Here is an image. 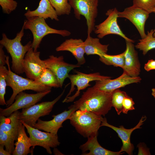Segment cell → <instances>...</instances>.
<instances>
[{
  "label": "cell",
  "instance_id": "25",
  "mask_svg": "<svg viewBox=\"0 0 155 155\" xmlns=\"http://www.w3.org/2000/svg\"><path fill=\"white\" fill-rule=\"evenodd\" d=\"M34 81L39 83L51 88H61L57 76L51 70L47 68Z\"/></svg>",
  "mask_w": 155,
  "mask_h": 155
},
{
  "label": "cell",
  "instance_id": "39",
  "mask_svg": "<svg viewBox=\"0 0 155 155\" xmlns=\"http://www.w3.org/2000/svg\"><path fill=\"white\" fill-rule=\"evenodd\" d=\"M53 153L55 155L61 154H62L56 148H54Z\"/></svg>",
  "mask_w": 155,
  "mask_h": 155
},
{
  "label": "cell",
  "instance_id": "8",
  "mask_svg": "<svg viewBox=\"0 0 155 155\" xmlns=\"http://www.w3.org/2000/svg\"><path fill=\"white\" fill-rule=\"evenodd\" d=\"M65 90L60 95L52 101L42 102L22 109L19 115L20 120L28 125L33 127L39 117L49 114L55 104L63 94Z\"/></svg>",
  "mask_w": 155,
  "mask_h": 155
},
{
  "label": "cell",
  "instance_id": "35",
  "mask_svg": "<svg viewBox=\"0 0 155 155\" xmlns=\"http://www.w3.org/2000/svg\"><path fill=\"white\" fill-rule=\"evenodd\" d=\"M138 149V155H150L151 153L150 149L144 143H140L137 145Z\"/></svg>",
  "mask_w": 155,
  "mask_h": 155
},
{
  "label": "cell",
  "instance_id": "24",
  "mask_svg": "<svg viewBox=\"0 0 155 155\" xmlns=\"http://www.w3.org/2000/svg\"><path fill=\"white\" fill-rule=\"evenodd\" d=\"M99 38H94L88 35L84 41L85 53L87 55H97L99 57L107 54L109 44H102Z\"/></svg>",
  "mask_w": 155,
  "mask_h": 155
},
{
  "label": "cell",
  "instance_id": "22",
  "mask_svg": "<svg viewBox=\"0 0 155 155\" xmlns=\"http://www.w3.org/2000/svg\"><path fill=\"white\" fill-rule=\"evenodd\" d=\"M24 16L26 18L38 16L45 19L49 18L52 20H59L56 11L49 0H41L38 7L35 10L31 11L28 9Z\"/></svg>",
  "mask_w": 155,
  "mask_h": 155
},
{
  "label": "cell",
  "instance_id": "11",
  "mask_svg": "<svg viewBox=\"0 0 155 155\" xmlns=\"http://www.w3.org/2000/svg\"><path fill=\"white\" fill-rule=\"evenodd\" d=\"M51 91L37 92L34 94H28L23 91L21 92L16 95L14 101L10 106L5 108H0V116L7 117L20 109L30 107L40 101Z\"/></svg>",
  "mask_w": 155,
  "mask_h": 155
},
{
  "label": "cell",
  "instance_id": "29",
  "mask_svg": "<svg viewBox=\"0 0 155 155\" xmlns=\"http://www.w3.org/2000/svg\"><path fill=\"white\" fill-rule=\"evenodd\" d=\"M127 95L125 92L121 91L119 89L115 90L112 93V106L114 107L119 115L122 112L123 100Z\"/></svg>",
  "mask_w": 155,
  "mask_h": 155
},
{
  "label": "cell",
  "instance_id": "38",
  "mask_svg": "<svg viewBox=\"0 0 155 155\" xmlns=\"http://www.w3.org/2000/svg\"><path fill=\"white\" fill-rule=\"evenodd\" d=\"M4 146L0 145V155H11L9 152L5 149H4Z\"/></svg>",
  "mask_w": 155,
  "mask_h": 155
},
{
  "label": "cell",
  "instance_id": "41",
  "mask_svg": "<svg viewBox=\"0 0 155 155\" xmlns=\"http://www.w3.org/2000/svg\"><path fill=\"white\" fill-rule=\"evenodd\" d=\"M154 13H155V9L154 10ZM154 32L153 33V35L154 37H155V29L154 30Z\"/></svg>",
  "mask_w": 155,
  "mask_h": 155
},
{
  "label": "cell",
  "instance_id": "19",
  "mask_svg": "<svg viewBox=\"0 0 155 155\" xmlns=\"http://www.w3.org/2000/svg\"><path fill=\"white\" fill-rule=\"evenodd\" d=\"M57 51H67L71 52L81 66L86 62L84 41L81 39H67L56 49Z\"/></svg>",
  "mask_w": 155,
  "mask_h": 155
},
{
  "label": "cell",
  "instance_id": "15",
  "mask_svg": "<svg viewBox=\"0 0 155 155\" xmlns=\"http://www.w3.org/2000/svg\"><path fill=\"white\" fill-rule=\"evenodd\" d=\"M149 13L146 10L133 5L127 7L121 12H118V18H125L135 26L142 38L146 36L145 31L146 22Z\"/></svg>",
  "mask_w": 155,
  "mask_h": 155
},
{
  "label": "cell",
  "instance_id": "13",
  "mask_svg": "<svg viewBox=\"0 0 155 155\" xmlns=\"http://www.w3.org/2000/svg\"><path fill=\"white\" fill-rule=\"evenodd\" d=\"M146 118L145 115L143 116L135 126L130 129H127L122 125L120 126L119 127H117L109 124L107 122L106 118L104 117L103 118L100 126L109 127L115 131L123 143L122 146L119 151L120 152H125L128 155H131L133 154L134 146L131 142V134L135 129L142 128L141 126L146 121Z\"/></svg>",
  "mask_w": 155,
  "mask_h": 155
},
{
  "label": "cell",
  "instance_id": "20",
  "mask_svg": "<svg viewBox=\"0 0 155 155\" xmlns=\"http://www.w3.org/2000/svg\"><path fill=\"white\" fill-rule=\"evenodd\" d=\"M98 135L88 138L87 141L79 147L82 155H120L124 153L111 151L102 147L97 140Z\"/></svg>",
  "mask_w": 155,
  "mask_h": 155
},
{
  "label": "cell",
  "instance_id": "36",
  "mask_svg": "<svg viewBox=\"0 0 155 155\" xmlns=\"http://www.w3.org/2000/svg\"><path fill=\"white\" fill-rule=\"evenodd\" d=\"M144 69L147 71L155 69V60H149L144 66Z\"/></svg>",
  "mask_w": 155,
  "mask_h": 155
},
{
  "label": "cell",
  "instance_id": "37",
  "mask_svg": "<svg viewBox=\"0 0 155 155\" xmlns=\"http://www.w3.org/2000/svg\"><path fill=\"white\" fill-rule=\"evenodd\" d=\"M3 46L0 45V65H4L6 64V55L3 50Z\"/></svg>",
  "mask_w": 155,
  "mask_h": 155
},
{
  "label": "cell",
  "instance_id": "10",
  "mask_svg": "<svg viewBox=\"0 0 155 155\" xmlns=\"http://www.w3.org/2000/svg\"><path fill=\"white\" fill-rule=\"evenodd\" d=\"M118 12L116 8L107 10L106 13L108 16L107 18L101 23L95 25L94 32L99 38H102L109 34H114L122 37L125 41L134 43L133 40L128 38L123 33L118 24Z\"/></svg>",
  "mask_w": 155,
  "mask_h": 155
},
{
  "label": "cell",
  "instance_id": "31",
  "mask_svg": "<svg viewBox=\"0 0 155 155\" xmlns=\"http://www.w3.org/2000/svg\"><path fill=\"white\" fill-rule=\"evenodd\" d=\"M15 141L10 135L0 129V145L4 146L11 154L15 149Z\"/></svg>",
  "mask_w": 155,
  "mask_h": 155
},
{
  "label": "cell",
  "instance_id": "9",
  "mask_svg": "<svg viewBox=\"0 0 155 155\" xmlns=\"http://www.w3.org/2000/svg\"><path fill=\"white\" fill-rule=\"evenodd\" d=\"M21 121L29 135L30 143L33 149L36 146H40L45 148L47 153L51 154L52 152L51 148H56L59 145L60 143L57 134L41 131Z\"/></svg>",
  "mask_w": 155,
  "mask_h": 155
},
{
  "label": "cell",
  "instance_id": "33",
  "mask_svg": "<svg viewBox=\"0 0 155 155\" xmlns=\"http://www.w3.org/2000/svg\"><path fill=\"white\" fill-rule=\"evenodd\" d=\"M0 5L3 13L9 14L16 9L18 3L14 0H0Z\"/></svg>",
  "mask_w": 155,
  "mask_h": 155
},
{
  "label": "cell",
  "instance_id": "28",
  "mask_svg": "<svg viewBox=\"0 0 155 155\" xmlns=\"http://www.w3.org/2000/svg\"><path fill=\"white\" fill-rule=\"evenodd\" d=\"M58 16L69 15L72 8L68 0H49Z\"/></svg>",
  "mask_w": 155,
  "mask_h": 155
},
{
  "label": "cell",
  "instance_id": "2",
  "mask_svg": "<svg viewBox=\"0 0 155 155\" xmlns=\"http://www.w3.org/2000/svg\"><path fill=\"white\" fill-rule=\"evenodd\" d=\"M24 29L23 25L20 31L12 39L8 38L5 34L3 33L2 39L0 40V44L5 48L11 57L12 71L18 74L24 73L23 66L24 59L26 54L32 48V42L30 41L25 45L21 43Z\"/></svg>",
  "mask_w": 155,
  "mask_h": 155
},
{
  "label": "cell",
  "instance_id": "3",
  "mask_svg": "<svg viewBox=\"0 0 155 155\" xmlns=\"http://www.w3.org/2000/svg\"><path fill=\"white\" fill-rule=\"evenodd\" d=\"M103 118L102 116L90 112L77 110L68 119L79 133L88 138L98 135Z\"/></svg>",
  "mask_w": 155,
  "mask_h": 155
},
{
  "label": "cell",
  "instance_id": "12",
  "mask_svg": "<svg viewBox=\"0 0 155 155\" xmlns=\"http://www.w3.org/2000/svg\"><path fill=\"white\" fill-rule=\"evenodd\" d=\"M40 52H35L32 48L26 54L23 66L26 75L28 78L36 80L46 68L44 60L40 57Z\"/></svg>",
  "mask_w": 155,
  "mask_h": 155
},
{
  "label": "cell",
  "instance_id": "6",
  "mask_svg": "<svg viewBox=\"0 0 155 155\" xmlns=\"http://www.w3.org/2000/svg\"><path fill=\"white\" fill-rule=\"evenodd\" d=\"M75 71V74H69L68 78L70 80L71 87L69 92L63 101V103L73 101L79 95L81 90L91 86L90 84L91 82L102 80L111 78L101 75L99 72L86 74L76 70Z\"/></svg>",
  "mask_w": 155,
  "mask_h": 155
},
{
  "label": "cell",
  "instance_id": "16",
  "mask_svg": "<svg viewBox=\"0 0 155 155\" xmlns=\"http://www.w3.org/2000/svg\"><path fill=\"white\" fill-rule=\"evenodd\" d=\"M141 80L140 76L131 77L123 72L119 77L114 79L109 78L102 80L96 81L93 87L101 91L111 93L115 90L127 85L139 83Z\"/></svg>",
  "mask_w": 155,
  "mask_h": 155
},
{
  "label": "cell",
  "instance_id": "30",
  "mask_svg": "<svg viewBox=\"0 0 155 155\" xmlns=\"http://www.w3.org/2000/svg\"><path fill=\"white\" fill-rule=\"evenodd\" d=\"M8 69L4 65H0V104L6 105L4 98L7 86L6 78L8 72Z\"/></svg>",
  "mask_w": 155,
  "mask_h": 155
},
{
  "label": "cell",
  "instance_id": "1",
  "mask_svg": "<svg viewBox=\"0 0 155 155\" xmlns=\"http://www.w3.org/2000/svg\"><path fill=\"white\" fill-rule=\"evenodd\" d=\"M112 93L101 91L93 86L83 92L81 98L71 105L76 110L85 111L104 116L112 107Z\"/></svg>",
  "mask_w": 155,
  "mask_h": 155
},
{
  "label": "cell",
  "instance_id": "21",
  "mask_svg": "<svg viewBox=\"0 0 155 155\" xmlns=\"http://www.w3.org/2000/svg\"><path fill=\"white\" fill-rule=\"evenodd\" d=\"M20 113L18 110L7 117L0 116V129L10 135L15 140L17 139L21 122L19 119Z\"/></svg>",
  "mask_w": 155,
  "mask_h": 155
},
{
  "label": "cell",
  "instance_id": "14",
  "mask_svg": "<svg viewBox=\"0 0 155 155\" xmlns=\"http://www.w3.org/2000/svg\"><path fill=\"white\" fill-rule=\"evenodd\" d=\"M46 67L51 70L57 76L61 88H62L65 79L68 78L69 73L74 68L81 66L66 63L63 56L58 57L50 55L49 58L44 60Z\"/></svg>",
  "mask_w": 155,
  "mask_h": 155
},
{
  "label": "cell",
  "instance_id": "32",
  "mask_svg": "<svg viewBox=\"0 0 155 155\" xmlns=\"http://www.w3.org/2000/svg\"><path fill=\"white\" fill-rule=\"evenodd\" d=\"M133 5L141 8L149 13H154L155 0H133Z\"/></svg>",
  "mask_w": 155,
  "mask_h": 155
},
{
  "label": "cell",
  "instance_id": "23",
  "mask_svg": "<svg viewBox=\"0 0 155 155\" xmlns=\"http://www.w3.org/2000/svg\"><path fill=\"white\" fill-rule=\"evenodd\" d=\"M25 127L21 122L19 127L17 141L15 143V149L12 154L13 155H27L30 153L33 154V150L30 148L32 146L29 137L26 133Z\"/></svg>",
  "mask_w": 155,
  "mask_h": 155
},
{
  "label": "cell",
  "instance_id": "26",
  "mask_svg": "<svg viewBox=\"0 0 155 155\" xmlns=\"http://www.w3.org/2000/svg\"><path fill=\"white\" fill-rule=\"evenodd\" d=\"M154 32L153 29L148 31L146 37L140 39L139 42L135 46L136 49L142 51L144 55L149 51L155 49V37L153 35Z\"/></svg>",
  "mask_w": 155,
  "mask_h": 155
},
{
  "label": "cell",
  "instance_id": "40",
  "mask_svg": "<svg viewBox=\"0 0 155 155\" xmlns=\"http://www.w3.org/2000/svg\"><path fill=\"white\" fill-rule=\"evenodd\" d=\"M152 95L155 99V88H154L152 89Z\"/></svg>",
  "mask_w": 155,
  "mask_h": 155
},
{
  "label": "cell",
  "instance_id": "7",
  "mask_svg": "<svg viewBox=\"0 0 155 155\" xmlns=\"http://www.w3.org/2000/svg\"><path fill=\"white\" fill-rule=\"evenodd\" d=\"M74 10L75 17L80 19L81 16L84 17L87 26L88 35L94 31L95 22L98 13V0H68Z\"/></svg>",
  "mask_w": 155,
  "mask_h": 155
},
{
  "label": "cell",
  "instance_id": "27",
  "mask_svg": "<svg viewBox=\"0 0 155 155\" xmlns=\"http://www.w3.org/2000/svg\"><path fill=\"white\" fill-rule=\"evenodd\" d=\"M99 60L105 64L123 68L125 62V52L116 55L107 54L99 57Z\"/></svg>",
  "mask_w": 155,
  "mask_h": 155
},
{
  "label": "cell",
  "instance_id": "34",
  "mask_svg": "<svg viewBox=\"0 0 155 155\" xmlns=\"http://www.w3.org/2000/svg\"><path fill=\"white\" fill-rule=\"evenodd\" d=\"M134 104L132 98L127 95L124 98L123 102L122 112L127 114L129 111L134 110L135 109L134 106Z\"/></svg>",
  "mask_w": 155,
  "mask_h": 155
},
{
  "label": "cell",
  "instance_id": "17",
  "mask_svg": "<svg viewBox=\"0 0 155 155\" xmlns=\"http://www.w3.org/2000/svg\"><path fill=\"white\" fill-rule=\"evenodd\" d=\"M61 113L52 116L53 118L49 121H44L39 119L33 126V127L39 130L57 134L59 129L63 127L62 124L68 119L72 114L76 110L71 105Z\"/></svg>",
  "mask_w": 155,
  "mask_h": 155
},
{
  "label": "cell",
  "instance_id": "18",
  "mask_svg": "<svg viewBox=\"0 0 155 155\" xmlns=\"http://www.w3.org/2000/svg\"><path fill=\"white\" fill-rule=\"evenodd\" d=\"M126 49L125 52V62L123 72L132 77L139 76L141 65L137 52L135 49L133 43L125 41Z\"/></svg>",
  "mask_w": 155,
  "mask_h": 155
},
{
  "label": "cell",
  "instance_id": "5",
  "mask_svg": "<svg viewBox=\"0 0 155 155\" xmlns=\"http://www.w3.org/2000/svg\"><path fill=\"white\" fill-rule=\"evenodd\" d=\"M27 19L24 22V29L29 30L32 34V48L35 52L37 51L42 39L48 34H57L65 37L71 34L68 30H58L50 27L46 23L45 19L42 18L33 16Z\"/></svg>",
  "mask_w": 155,
  "mask_h": 155
},
{
  "label": "cell",
  "instance_id": "4",
  "mask_svg": "<svg viewBox=\"0 0 155 155\" xmlns=\"http://www.w3.org/2000/svg\"><path fill=\"white\" fill-rule=\"evenodd\" d=\"M9 59V57L6 56V64L8 70L6 82L7 86L11 88L13 93L10 98L6 102L7 107L13 103L16 95L21 92L31 90L40 92L51 90V87L39 83L29 78H24L13 72L10 68Z\"/></svg>",
  "mask_w": 155,
  "mask_h": 155
}]
</instances>
